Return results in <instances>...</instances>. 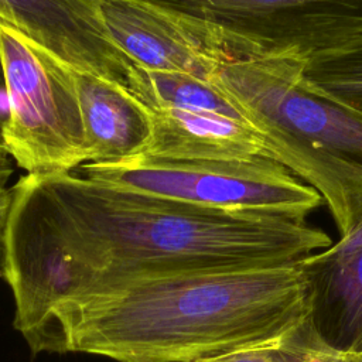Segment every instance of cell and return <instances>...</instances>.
<instances>
[{"instance_id":"10","label":"cell","mask_w":362,"mask_h":362,"mask_svg":"<svg viewBox=\"0 0 362 362\" xmlns=\"http://www.w3.org/2000/svg\"><path fill=\"white\" fill-rule=\"evenodd\" d=\"M86 147V163L115 164L140 157L153 134L148 107L126 88L72 66Z\"/></svg>"},{"instance_id":"1","label":"cell","mask_w":362,"mask_h":362,"mask_svg":"<svg viewBox=\"0 0 362 362\" xmlns=\"http://www.w3.org/2000/svg\"><path fill=\"white\" fill-rule=\"evenodd\" d=\"M0 270L28 341L57 307L174 274L276 267L332 245L305 221L102 184L76 171L14 184Z\"/></svg>"},{"instance_id":"5","label":"cell","mask_w":362,"mask_h":362,"mask_svg":"<svg viewBox=\"0 0 362 362\" xmlns=\"http://www.w3.org/2000/svg\"><path fill=\"white\" fill-rule=\"evenodd\" d=\"M76 173L116 188L189 204L305 221L321 195L270 156L229 161L134 158L85 163Z\"/></svg>"},{"instance_id":"9","label":"cell","mask_w":362,"mask_h":362,"mask_svg":"<svg viewBox=\"0 0 362 362\" xmlns=\"http://www.w3.org/2000/svg\"><path fill=\"white\" fill-rule=\"evenodd\" d=\"M153 134L137 158L229 161L269 156L266 140L242 112L148 109Z\"/></svg>"},{"instance_id":"6","label":"cell","mask_w":362,"mask_h":362,"mask_svg":"<svg viewBox=\"0 0 362 362\" xmlns=\"http://www.w3.org/2000/svg\"><path fill=\"white\" fill-rule=\"evenodd\" d=\"M209 27L228 57L305 61L362 37V0H141Z\"/></svg>"},{"instance_id":"11","label":"cell","mask_w":362,"mask_h":362,"mask_svg":"<svg viewBox=\"0 0 362 362\" xmlns=\"http://www.w3.org/2000/svg\"><path fill=\"white\" fill-rule=\"evenodd\" d=\"M310 320L332 346L362 352V247L324 249L300 260Z\"/></svg>"},{"instance_id":"17","label":"cell","mask_w":362,"mask_h":362,"mask_svg":"<svg viewBox=\"0 0 362 362\" xmlns=\"http://www.w3.org/2000/svg\"><path fill=\"white\" fill-rule=\"evenodd\" d=\"M1 257H3V239L0 235V263H1Z\"/></svg>"},{"instance_id":"2","label":"cell","mask_w":362,"mask_h":362,"mask_svg":"<svg viewBox=\"0 0 362 362\" xmlns=\"http://www.w3.org/2000/svg\"><path fill=\"white\" fill-rule=\"evenodd\" d=\"M310 314L300 262L174 274L62 304L25 341L33 354L194 362L273 341Z\"/></svg>"},{"instance_id":"15","label":"cell","mask_w":362,"mask_h":362,"mask_svg":"<svg viewBox=\"0 0 362 362\" xmlns=\"http://www.w3.org/2000/svg\"><path fill=\"white\" fill-rule=\"evenodd\" d=\"M273 342L274 339L263 344L247 345L194 362H276L273 356Z\"/></svg>"},{"instance_id":"16","label":"cell","mask_w":362,"mask_h":362,"mask_svg":"<svg viewBox=\"0 0 362 362\" xmlns=\"http://www.w3.org/2000/svg\"><path fill=\"white\" fill-rule=\"evenodd\" d=\"M3 99L6 100V83H4V72H3V64H1V57H0V132H1L3 122L6 119V116L3 113V107H1L3 106Z\"/></svg>"},{"instance_id":"8","label":"cell","mask_w":362,"mask_h":362,"mask_svg":"<svg viewBox=\"0 0 362 362\" xmlns=\"http://www.w3.org/2000/svg\"><path fill=\"white\" fill-rule=\"evenodd\" d=\"M0 20L71 66L127 89L134 64L107 35L96 0H0Z\"/></svg>"},{"instance_id":"3","label":"cell","mask_w":362,"mask_h":362,"mask_svg":"<svg viewBox=\"0 0 362 362\" xmlns=\"http://www.w3.org/2000/svg\"><path fill=\"white\" fill-rule=\"evenodd\" d=\"M303 62L226 57L211 82L263 136L269 156L321 195L344 236L362 219V115L310 89Z\"/></svg>"},{"instance_id":"4","label":"cell","mask_w":362,"mask_h":362,"mask_svg":"<svg viewBox=\"0 0 362 362\" xmlns=\"http://www.w3.org/2000/svg\"><path fill=\"white\" fill-rule=\"evenodd\" d=\"M7 113L0 137L30 175L72 173L86 163L72 66L0 20Z\"/></svg>"},{"instance_id":"13","label":"cell","mask_w":362,"mask_h":362,"mask_svg":"<svg viewBox=\"0 0 362 362\" xmlns=\"http://www.w3.org/2000/svg\"><path fill=\"white\" fill-rule=\"evenodd\" d=\"M273 356L276 362H362V352L344 351L328 344L310 317L274 339Z\"/></svg>"},{"instance_id":"7","label":"cell","mask_w":362,"mask_h":362,"mask_svg":"<svg viewBox=\"0 0 362 362\" xmlns=\"http://www.w3.org/2000/svg\"><path fill=\"white\" fill-rule=\"evenodd\" d=\"M99 18L127 58L141 68L211 81L228 57L205 24L141 0H96Z\"/></svg>"},{"instance_id":"14","label":"cell","mask_w":362,"mask_h":362,"mask_svg":"<svg viewBox=\"0 0 362 362\" xmlns=\"http://www.w3.org/2000/svg\"><path fill=\"white\" fill-rule=\"evenodd\" d=\"M14 164L16 161L0 137V235L4 232L13 202L14 184H11V180L14 174Z\"/></svg>"},{"instance_id":"12","label":"cell","mask_w":362,"mask_h":362,"mask_svg":"<svg viewBox=\"0 0 362 362\" xmlns=\"http://www.w3.org/2000/svg\"><path fill=\"white\" fill-rule=\"evenodd\" d=\"M304 83L362 115V37L303 62Z\"/></svg>"}]
</instances>
